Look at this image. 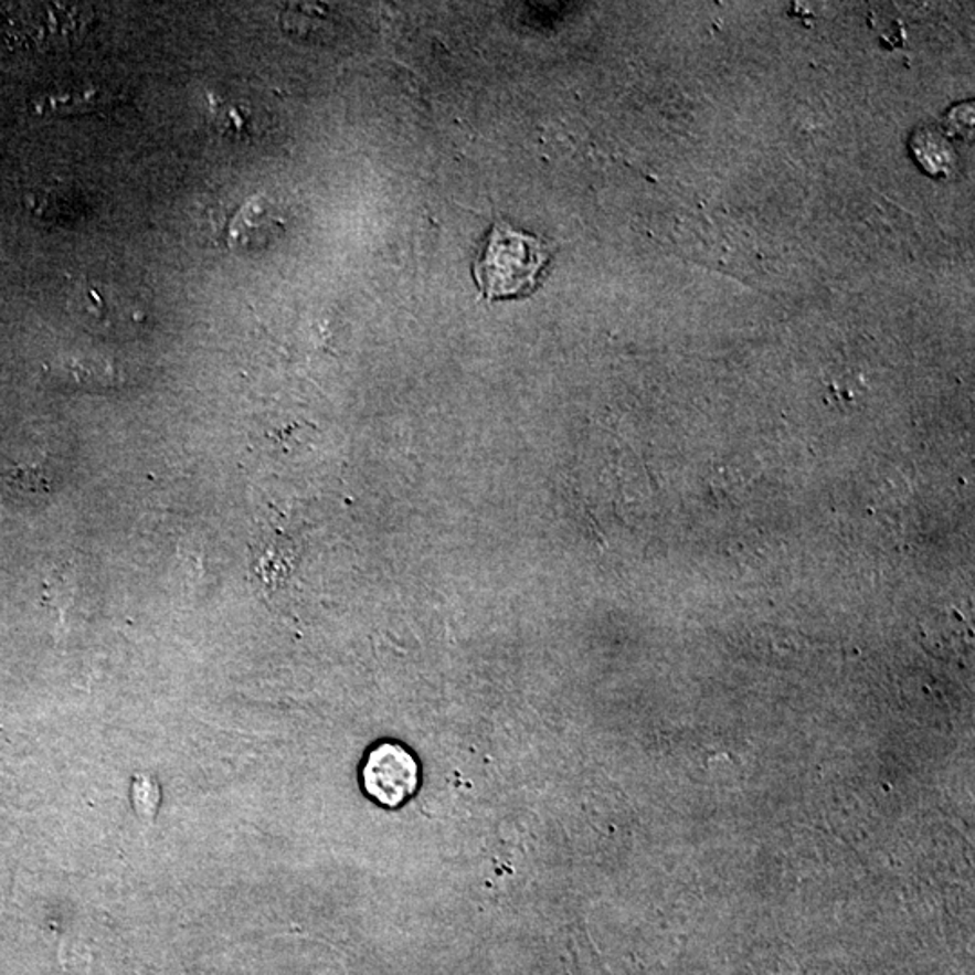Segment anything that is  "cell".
Instances as JSON below:
<instances>
[{"instance_id": "obj_1", "label": "cell", "mask_w": 975, "mask_h": 975, "mask_svg": "<svg viewBox=\"0 0 975 975\" xmlns=\"http://www.w3.org/2000/svg\"><path fill=\"white\" fill-rule=\"evenodd\" d=\"M550 253L542 241L499 221L491 230L483 257L474 266L477 286L488 300L513 297L536 286Z\"/></svg>"}, {"instance_id": "obj_3", "label": "cell", "mask_w": 975, "mask_h": 975, "mask_svg": "<svg viewBox=\"0 0 975 975\" xmlns=\"http://www.w3.org/2000/svg\"><path fill=\"white\" fill-rule=\"evenodd\" d=\"M277 226L278 221L273 218L268 204L261 203V199H250L230 223V243L235 248H253L257 243H266V237Z\"/></svg>"}, {"instance_id": "obj_6", "label": "cell", "mask_w": 975, "mask_h": 975, "mask_svg": "<svg viewBox=\"0 0 975 975\" xmlns=\"http://www.w3.org/2000/svg\"><path fill=\"white\" fill-rule=\"evenodd\" d=\"M109 96L102 91L89 89L80 95H67L65 98H50L47 109L53 113H62V115H71V113H87V110H96L104 107L109 102Z\"/></svg>"}, {"instance_id": "obj_4", "label": "cell", "mask_w": 975, "mask_h": 975, "mask_svg": "<svg viewBox=\"0 0 975 975\" xmlns=\"http://www.w3.org/2000/svg\"><path fill=\"white\" fill-rule=\"evenodd\" d=\"M921 133H923V136H914V144H912V149L916 150L921 165L929 169V163H931L932 156H934L936 158L934 159V167H940L937 173H941V169H945V173L948 172L952 161V150L948 144L941 136H937L934 130L923 129Z\"/></svg>"}, {"instance_id": "obj_2", "label": "cell", "mask_w": 975, "mask_h": 975, "mask_svg": "<svg viewBox=\"0 0 975 975\" xmlns=\"http://www.w3.org/2000/svg\"><path fill=\"white\" fill-rule=\"evenodd\" d=\"M362 784L369 797L386 807H398L420 786V764L402 744L385 741L367 753Z\"/></svg>"}, {"instance_id": "obj_5", "label": "cell", "mask_w": 975, "mask_h": 975, "mask_svg": "<svg viewBox=\"0 0 975 975\" xmlns=\"http://www.w3.org/2000/svg\"><path fill=\"white\" fill-rule=\"evenodd\" d=\"M70 372L76 378L78 385L110 386L119 382L118 371L110 363L102 360H78L71 363Z\"/></svg>"}]
</instances>
